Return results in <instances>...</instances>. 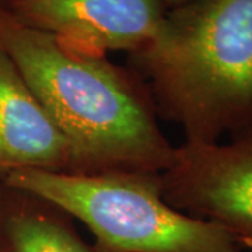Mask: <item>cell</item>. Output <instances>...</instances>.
I'll use <instances>...</instances> for the list:
<instances>
[{
	"label": "cell",
	"instance_id": "obj_1",
	"mask_svg": "<svg viewBox=\"0 0 252 252\" xmlns=\"http://www.w3.org/2000/svg\"><path fill=\"white\" fill-rule=\"evenodd\" d=\"M0 49L21 73L72 152V172H164L177 146L142 79L107 56L63 46L0 9Z\"/></svg>",
	"mask_w": 252,
	"mask_h": 252
},
{
	"label": "cell",
	"instance_id": "obj_2",
	"mask_svg": "<svg viewBox=\"0 0 252 252\" xmlns=\"http://www.w3.org/2000/svg\"><path fill=\"white\" fill-rule=\"evenodd\" d=\"M158 117L184 142L215 143L252 126V0H189L129 55Z\"/></svg>",
	"mask_w": 252,
	"mask_h": 252
},
{
	"label": "cell",
	"instance_id": "obj_3",
	"mask_svg": "<svg viewBox=\"0 0 252 252\" xmlns=\"http://www.w3.org/2000/svg\"><path fill=\"white\" fill-rule=\"evenodd\" d=\"M160 174L17 170L0 182L45 199L83 223L97 252L244 251L220 225L172 207L162 196Z\"/></svg>",
	"mask_w": 252,
	"mask_h": 252
},
{
	"label": "cell",
	"instance_id": "obj_4",
	"mask_svg": "<svg viewBox=\"0 0 252 252\" xmlns=\"http://www.w3.org/2000/svg\"><path fill=\"white\" fill-rule=\"evenodd\" d=\"M160 180L172 207L220 225L252 252V126L224 143L177 146Z\"/></svg>",
	"mask_w": 252,
	"mask_h": 252
},
{
	"label": "cell",
	"instance_id": "obj_5",
	"mask_svg": "<svg viewBox=\"0 0 252 252\" xmlns=\"http://www.w3.org/2000/svg\"><path fill=\"white\" fill-rule=\"evenodd\" d=\"M0 9L74 52L107 56L143 49L168 6L164 0H7Z\"/></svg>",
	"mask_w": 252,
	"mask_h": 252
},
{
	"label": "cell",
	"instance_id": "obj_6",
	"mask_svg": "<svg viewBox=\"0 0 252 252\" xmlns=\"http://www.w3.org/2000/svg\"><path fill=\"white\" fill-rule=\"evenodd\" d=\"M17 170L72 172L70 146L0 49V181Z\"/></svg>",
	"mask_w": 252,
	"mask_h": 252
},
{
	"label": "cell",
	"instance_id": "obj_7",
	"mask_svg": "<svg viewBox=\"0 0 252 252\" xmlns=\"http://www.w3.org/2000/svg\"><path fill=\"white\" fill-rule=\"evenodd\" d=\"M13 190L17 205L4 213L0 223L4 252H97L81 238L74 220L62 209L27 192Z\"/></svg>",
	"mask_w": 252,
	"mask_h": 252
},
{
	"label": "cell",
	"instance_id": "obj_8",
	"mask_svg": "<svg viewBox=\"0 0 252 252\" xmlns=\"http://www.w3.org/2000/svg\"><path fill=\"white\" fill-rule=\"evenodd\" d=\"M164 1H165V4L168 6V9H172V7H177V6H180V4L187 3L189 0H164Z\"/></svg>",
	"mask_w": 252,
	"mask_h": 252
},
{
	"label": "cell",
	"instance_id": "obj_9",
	"mask_svg": "<svg viewBox=\"0 0 252 252\" xmlns=\"http://www.w3.org/2000/svg\"><path fill=\"white\" fill-rule=\"evenodd\" d=\"M4 1H7V0H0V4H1V3H4Z\"/></svg>",
	"mask_w": 252,
	"mask_h": 252
}]
</instances>
